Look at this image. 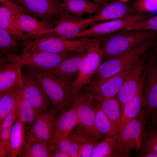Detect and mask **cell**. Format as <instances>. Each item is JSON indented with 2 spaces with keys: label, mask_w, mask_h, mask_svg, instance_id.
Masks as SVG:
<instances>
[{
  "label": "cell",
  "mask_w": 157,
  "mask_h": 157,
  "mask_svg": "<svg viewBox=\"0 0 157 157\" xmlns=\"http://www.w3.org/2000/svg\"><path fill=\"white\" fill-rule=\"evenodd\" d=\"M157 35L151 31L124 30L101 36L102 58L106 60L122 54Z\"/></svg>",
  "instance_id": "1"
},
{
  "label": "cell",
  "mask_w": 157,
  "mask_h": 157,
  "mask_svg": "<svg viewBox=\"0 0 157 157\" xmlns=\"http://www.w3.org/2000/svg\"><path fill=\"white\" fill-rule=\"evenodd\" d=\"M37 80L54 109L69 105L73 93L72 83L46 72L23 65Z\"/></svg>",
  "instance_id": "2"
},
{
  "label": "cell",
  "mask_w": 157,
  "mask_h": 157,
  "mask_svg": "<svg viewBox=\"0 0 157 157\" xmlns=\"http://www.w3.org/2000/svg\"><path fill=\"white\" fill-rule=\"evenodd\" d=\"M93 39L85 37L69 39L58 36L39 38L24 42L21 54L35 52L53 53L85 52Z\"/></svg>",
  "instance_id": "3"
},
{
  "label": "cell",
  "mask_w": 157,
  "mask_h": 157,
  "mask_svg": "<svg viewBox=\"0 0 157 157\" xmlns=\"http://www.w3.org/2000/svg\"><path fill=\"white\" fill-rule=\"evenodd\" d=\"M156 40V37L151 38L128 51L105 60L101 64L91 81L111 77L134 65L153 46Z\"/></svg>",
  "instance_id": "4"
},
{
  "label": "cell",
  "mask_w": 157,
  "mask_h": 157,
  "mask_svg": "<svg viewBox=\"0 0 157 157\" xmlns=\"http://www.w3.org/2000/svg\"><path fill=\"white\" fill-rule=\"evenodd\" d=\"M53 21L54 26L53 27L41 33L35 40L53 36L74 39L82 31L95 24L93 22V16L90 15L83 18L64 11Z\"/></svg>",
  "instance_id": "5"
},
{
  "label": "cell",
  "mask_w": 157,
  "mask_h": 157,
  "mask_svg": "<svg viewBox=\"0 0 157 157\" xmlns=\"http://www.w3.org/2000/svg\"><path fill=\"white\" fill-rule=\"evenodd\" d=\"M101 37H94L86 51L78 73L72 84L73 94L88 85L101 64Z\"/></svg>",
  "instance_id": "6"
},
{
  "label": "cell",
  "mask_w": 157,
  "mask_h": 157,
  "mask_svg": "<svg viewBox=\"0 0 157 157\" xmlns=\"http://www.w3.org/2000/svg\"><path fill=\"white\" fill-rule=\"evenodd\" d=\"M147 120L143 112L138 117L128 123L117 134V145L121 157H129L134 151H139Z\"/></svg>",
  "instance_id": "7"
},
{
  "label": "cell",
  "mask_w": 157,
  "mask_h": 157,
  "mask_svg": "<svg viewBox=\"0 0 157 157\" xmlns=\"http://www.w3.org/2000/svg\"><path fill=\"white\" fill-rule=\"evenodd\" d=\"M20 92L39 115L46 113L51 104L36 78L22 67Z\"/></svg>",
  "instance_id": "8"
},
{
  "label": "cell",
  "mask_w": 157,
  "mask_h": 157,
  "mask_svg": "<svg viewBox=\"0 0 157 157\" xmlns=\"http://www.w3.org/2000/svg\"><path fill=\"white\" fill-rule=\"evenodd\" d=\"M71 102L83 132L94 137V123L97 106L94 99L87 93L80 91L73 94Z\"/></svg>",
  "instance_id": "9"
},
{
  "label": "cell",
  "mask_w": 157,
  "mask_h": 157,
  "mask_svg": "<svg viewBox=\"0 0 157 157\" xmlns=\"http://www.w3.org/2000/svg\"><path fill=\"white\" fill-rule=\"evenodd\" d=\"M69 106L58 109L53 108L47 112L53 124L52 141L54 142L69 136L74 128L79 124L74 107L72 105L69 108Z\"/></svg>",
  "instance_id": "10"
},
{
  "label": "cell",
  "mask_w": 157,
  "mask_h": 157,
  "mask_svg": "<svg viewBox=\"0 0 157 157\" xmlns=\"http://www.w3.org/2000/svg\"><path fill=\"white\" fill-rule=\"evenodd\" d=\"M134 64L111 77L91 81L87 86L83 87L84 92L95 98L116 96Z\"/></svg>",
  "instance_id": "11"
},
{
  "label": "cell",
  "mask_w": 157,
  "mask_h": 157,
  "mask_svg": "<svg viewBox=\"0 0 157 157\" xmlns=\"http://www.w3.org/2000/svg\"><path fill=\"white\" fill-rule=\"evenodd\" d=\"M151 16L144 13H136L131 17L96 23L84 30L74 38L101 37L123 30L126 27Z\"/></svg>",
  "instance_id": "12"
},
{
  "label": "cell",
  "mask_w": 157,
  "mask_h": 157,
  "mask_svg": "<svg viewBox=\"0 0 157 157\" xmlns=\"http://www.w3.org/2000/svg\"><path fill=\"white\" fill-rule=\"evenodd\" d=\"M147 60L143 89V112L147 119L157 112V63L155 55L148 58Z\"/></svg>",
  "instance_id": "13"
},
{
  "label": "cell",
  "mask_w": 157,
  "mask_h": 157,
  "mask_svg": "<svg viewBox=\"0 0 157 157\" xmlns=\"http://www.w3.org/2000/svg\"><path fill=\"white\" fill-rule=\"evenodd\" d=\"M147 60L143 56L135 64L116 96L121 110L124 104L135 96L143 85L146 72Z\"/></svg>",
  "instance_id": "14"
},
{
  "label": "cell",
  "mask_w": 157,
  "mask_h": 157,
  "mask_svg": "<svg viewBox=\"0 0 157 157\" xmlns=\"http://www.w3.org/2000/svg\"><path fill=\"white\" fill-rule=\"evenodd\" d=\"M73 53H28L20 55V61L22 66H26L51 73L63 61L74 55Z\"/></svg>",
  "instance_id": "15"
},
{
  "label": "cell",
  "mask_w": 157,
  "mask_h": 157,
  "mask_svg": "<svg viewBox=\"0 0 157 157\" xmlns=\"http://www.w3.org/2000/svg\"><path fill=\"white\" fill-rule=\"evenodd\" d=\"M22 6L31 16L46 21H53L63 11L59 0H23Z\"/></svg>",
  "instance_id": "16"
},
{
  "label": "cell",
  "mask_w": 157,
  "mask_h": 157,
  "mask_svg": "<svg viewBox=\"0 0 157 157\" xmlns=\"http://www.w3.org/2000/svg\"><path fill=\"white\" fill-rule=\"evenodd\" d=\"M22 66L20 55L15 56L10 60H0V96L22 82Z\"/></svg>",
  "instance_id": "17"
},
{
  "label": "cell",
  "mask_w": 157,
  "mask_h": 157,
  "mask_svg": "<svg viewBox=\"0 0 157 157\" xmlns=\"http://www.w3.org/2000/svg\"><path fill=\"white\" fill-rule=\"evenodd\" d=\"M133 3L118 0L107 2L93 16L94 23L127 18L135 15Z\"/></svg>",
  "instance_id": "18"
},
{
  "label": "cell",
  "mask_w": 157,
  "mask_h": 157,
  "mask_svg": "<svg viewBox=\"0 0 157 157\" xmlns=\"http://www.w3.org/2000/svg\"><path fill=\"white\" fill-rule=\"evenodd\" d=\"M14 20L19 28L31 36L33 40L41 33L52 28L53 21H46L39 20L26 14L14 15Z\"/></svg>",
  "instance_id": "19"
},
{
  "label": "cell",
  "mask_w": 157,
  "mask_h": 157,
  "mask_svg": "<svg viewBox=\"0 0 157 157\" xmlns=\"http://www.w3.org/2000/svg\"><path fill=\"white\" fill-rule=\"evenodd\" d=\"M86 53H78L66 58L51 74L72 84L73 78L78 73Z\"/></svg>",
  "instance_id": "20"
},
{
  "label": "cell",
  "mask_w": 157,
  "mask_h": 157,
  "mask_svg": "<svg viewBox=\"0 0 157 157\" xmlns=\"http://www.w3.org/2000/svg\"><path fill=\"white\" fill-rule=\"evenodd\" d=\"M143 85L138 92L124 105L122 109V117L119 132L131 121L140 116L143 112Z\"/></svg>",
  "instance_id": "21"
},
{
  "label": "cell",
  "mask_w": 157,
  "mask_h": 157,
  "mask_svg": "<svg viewBox=\"0 0 157 157\" xmlns=\"http://www.w3.org/2000/svg\"><path fill=\"white\" fill-rule=\"evenodd\" d=\"M63 11L76 16L82 17L85 14H96L102 7L88 0H64L61 2Z\"/></svg>",
  "instance_id": "22"
},
{
  "label": "cell",
  "mask_w": 157,
  "mask_h": 157,
  "mask_svg": "<svg viewBox=\"0 0 157 157\" xmlns=\"http://www.w3.org/2000/svg\"><path fill=\"white\" fill-rule=\"evenodd\" d=\"M53 128L47 113L39 116L26 135L48 144L53 138Z\"/></svg>",
  "instance_id": "23"
},
{
  "label": "cell",
  "mask_w": 157,
  "mask_h": 157,
  "mask_svg": "<svg viewBox=\"0 0 157 157\" xmlns=\"http://www.w3.org/2000/svg\"><path fill=\"white\" fill-rule=\"evenodd\" d=\"M27 138L24 127L17 117L9 138L8 151L10 157H19Z\"/></svg>",
  "instance_id": "24"
},
{
  "label": "cell",
  "mask_w": 157,
  "mask_h": 157,
  "mask_svg": "<svg viewBox=\"0 0 157 157\" xmlns=\"http://www.w3.org/2000/svg\"><path fill=\"white\" fill-rule=\"evenodd\" d=\"M13 15L7 8L0 7V27L3 29L17 40L24 42L33 40L32 38L22 31L14 20Z\"/></svg>",
  "instance_id": "25"
},
{
  "label": "cell",
  "mask_w": 157,
  "mask_h": 157,
  "mask_svg": "<svg viewBox=\"0 0 157 157\" xmlns=\"http://www.w3.org/2000/svg\"><path fill=\"white\" fill-rule=\"evenodd\" d=\"M93 98L101 110L113 124L120 129L122 112L120 104L116 96Z\"/></svg>",
  "instance_id": "26"
},
{
  "label": "cell",
  "mask_w": 157,
  "mask_h": 157,
  "mask_svg": "<svg viewBox=\"0 0 157 157\" xmlns=\"http://www.w3.org/2000/svg\"><path fill=\"white\" fill-rule=\"evenodd\" d=\"M97 106L94 123V136L99 139L118 134L119 129L113 124L97 104Z\"/></svg>",
  "instance_id": "27"
},
{
  "label": "cell",
  "mask_w": 157,
  "mask_h": 157,
  "mask_svg": "<svg viewBox=\"0 0 157 157\" xmlns=\"http://www.w3.org/2000/svg\"><path fill=\"white\" fill-rule=\"evenodd\" d=\"M16 111L17 117L23 124L27 133L39 115L30 104L23 98L20 91L16 102Z\"/></svg>",
  "instance_id": "28"
},
{
  "label": "cell",
  "mask_w": 157,
  "mask_h": 157,
  "mask_svg": "<svg viewBox=\"0 0 157 157\" xmlns=\"http://www.w3.org/2000/svg\"><path fill=\"white\" fill-rule=\"evenodd\" d=\"M22 82L5 92L0 96V125L5 118L15 108Z\"/></svg>",
  "instance_id": "29"
},
{
  "label": "cell",
  "mask_w": 157,
  "mask_h": 157,
  "mask_svg": "<svg viewBox=\"0 0 157 157\" xmlns=\"http://www.w3.org/2000/svg\"><path fill=\"white\" fill-rule=\"evenodd\" d=\"M27 136L19 157H51L47 144L31 136Z\"/></svg>",
  "instance_id": "30"
},
{
  "label": "cell",
  "mask_w": 157,
  "mask_h": 157,
  "mask_svg": "<svg viewBox=\"0 0 157 157\" xmlns=\"http://www.w3.org/2000/svg\"><path fill=\"white\" fill-rule=\"evenodd\" d=\"M117 134L106 137L99 141L95 146L91 157H121L117 145Z\"/></svg>",
  "instance_id": "31"
},
{
  "label": "cell",
  "mask_w": 157,
  "mask_h": 157,
  "mask_svg": "<svg viewBox=\"0 0 157 157\" xmlns=\"http://www.w3.org/2000/svg\"><path fill=\"white\" fill-rule=\"evenodd\" d=\"M143 131L138 154L151 152L157 154V126L147 122Z\"/></svg>",
  "instance_id": "32"
},
{
  "label": "cell",
  "mask_w": 157,
  "mask_h": 157,
  "mask_svg": "<svg viewBox=\"0 0 157 157\" xmlns=\"http://www.w3.org/2000/svg\"><path fill=\"white\" fill-rule=\"evenodd\" d=\"M23 42L15 39L3 29L0 27V53L21 54Z\"/></svg>",
  "instance_id": "33"
},
{
  "label": "cell",
  "mask_w": 157,
  "mask_h": 157,
  "mask_svg": "<svg viewBox=\"0 0 157 157\" xmlns=\"http://www.w3.org/2000/svg\"><path fill=\"white\" fill-rule=\"evenodd\" d=\"M72 135L78 145V157H91L99 139L84 133Z\"/></svg>",
  "instance_id": "34"
},
{
  "label": "cell",
  "mask_w": 157,
  "mask_h": 157,
  "mask_svg": "<svg viewBox=\"0 0 157 157\" xmlns=\"http://www.w3.org/2000/svg\"><path fill=\"white\" fill-rule=\"evenodd\" d=\"M17 117L16 106L15 108L5 118L0 125V140L5 144L8 151L10 137Z\"/></svg>",
  "instance_id": "35"
},
{
  "label": "cell",
  "mask_w": 157,
  "mask_h": 157,
  "mask_svg": "<svg viewBox=\"0 0 157 157\" xmlns=\"http://www.w3.org/2000/svg\"><path fill=\"white\" fill-rule=\"evenodd\" d=\"M53 142L58 149L67 154L70 157H78V144L70 135L56 142Z\"/></svg>",
  "instance_id": "36"
},
{
  "label": "cell",
  "mask_w": 157,
  "mask_h": 157,
  "mask_svg": "<svg viewBox=\"0 0 157 157\" xmlns=\"http://www.w3.org/2000/svg\"><path fill=\"white\" fill-rule=\"evenodd\" d=\"M124 30L151 31L157 33V15L151 16L142 20L129 26Z\"/></svg>",
  "instance_id": "37"
},
{
  "label": "cell",
  "mask_w": 157,
  "mask_h": 157,
  "mask_svg": "<svg viewBox=\"0 0 157 157\" xmlns=\"http://www.w3.org/2000/svg\"><path fill=\"white\" fill-rule=\"evenodd\" d=\"M133 6L136 13L157 12V0H136Z\"/></svg>",
  "instance_id": "38"
},
{
  "label": "cell",
  "mask_w": 157,
  "mask_h": 157,
  "mask_svg": "<svg viewBox=\"0 0 157 157\" xmlns=\"http://www.w3.org/2000/svg\"><path fill=\"white\" fill-rule=\"evenodd\" d=\"M1 6L7 8L13 15L22 14L31 15L27 10L22 6L11 0H0Z\"/></svg>",
  "instance_id": "39"
},
{
  "label": "cell",
  "mask_w": 157,
  "mask_h": 157,
  "mask_svg": "<svg viewBox=\"0 0 157 157\" xmlns=\"http://www.w3.org/2000/svg\"><path fill=\"white\" fill-rule=\"evenodd\" d=\"M10 157L8 150L5 144L0 140V157Z\"/></svg>",
  "instance_id": "40"
},
{
  "label": "cell",
  "mask_w": 157,
  "mask_h": 157,
  "mask_svg": "<svg viewBox=\"0 0 157 157\" xmlns=\"http://www.w3.org/2000/svg\"><path fill=\"white\" fill-rule=\"evenodd\" d=\"M147 122L157 126V112L153 116L147 119Z\"/></svg>",
  "instance_id": "41"
},
{
  "label": "cell",
  "mask_w": 157,
  "mask_h": 157,
  "mask_svg": "<svg viewBox=\"0 0 157 157\" xmlns=\"http://www.w3.org/2000/svg\"><path fill=\"white\" fill-rule=\"evenodd\" d=\"M97 3L102 7L108 1V0H91Z\"/></svg>",
  "instance_id": "42"
},
{
  "label": "cell",
  "mask_w": 157,
  "mask_h": 157,
  "mask_svg": "<svg viewBox=\"0 0 157 157\" xmlns=\"http://www.w3.org/2000/svg\"><path fill=\"white\" fill-rule=\"evenodd\" d=\"M153 46H154L155 51L156 54L155 56L156 57L157 63V40L155 42Z\"/></svg>",
  "instance_id": "43"
},
{
  "label": "cell",
  "mask_w": 157,
  "mask_h": 157,
  "mask_svg": "<svg viewBox=\"0 0 157 157\" xmlns=\"http://www.w3.org/2000/svg\"><path fill=\"white\" fill-rule=\"evenodd\" d=\"M12 0L16 3L22 6L23 0Z\"/></svg>",
  "instance_id": "44"
},
{
  "label": "cell",
  "mask_w": 157,
  "mask_h": 157,
  "mask_svg": "<svg viewBox=\"0 0 157 157\" xmlns=\"http://www.w3.org/2000/svg\"><path fill=\"white\" fill-rule=\"evenodd\" d=\"M123 2H127L129 1L130 0H118Z\"/></svg>",
  "instance_id": "45"
},
{
  "label": "cell",
  "mask_w": 157,
  "mask_h": 157,
  "mask_svg": "<svg viewBox=\"0 0 157 157\" xmlns=\"http://www.w3.org/2000/svg\"><path fill=\"white\" fill-rule=\"evenodd\" d=\"M64 0H59V1H60L61 2H63Z\"/></svg>",
  "instance_id": "46"
}]
</instances>
